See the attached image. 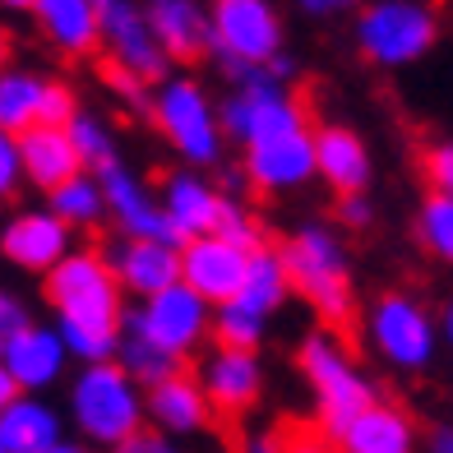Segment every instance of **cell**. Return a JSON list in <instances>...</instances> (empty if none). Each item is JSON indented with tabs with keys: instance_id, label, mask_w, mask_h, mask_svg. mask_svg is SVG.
Returning a JSON list of instances; mask_svg holds the SVG:
<instances>
[{
	"instance_id": "cell-28",
	"label": "cell",
	"mask_w": 453,
	"mask_h": 453,
	"mask_svg": "<svg viewBox=\"0 0 453 453\" xmlns=\"http://www.w3.org/2000/svg\"><path fill=\"white\" fill-rule=\"evenodd\" d=\"M51 74H37L28 65H10L0 74V130L24 139L42 120V93Z\"/></svg>"
},
{
	"instance_id": "cell-22",
	"label": "cell",
	"mask_w": 453,
	"mask_h": 453,
	"mask_svg": "<svg viewBox=\"0 0 453 453\" xmlns=\"http://www.w3.org/2000/svg\"><path fill=\"white\" fill-rule=\"evenodd\" d=\"M218 417L209 394H203L199 375L176 370L172 380H162L149 388V421L162 430L167 440H185V435H203L209 421Z\"/></svg>"
},
{
	"instance_id": "cell-36",
	"label": "cell",
	"mask_w": 453,
	"mask_h": 453,
	"mask_svg": "<svg viewBox=\"0 0 453 453\" xmlns=\"http://www.w3.org/2000/svg\"><path fill=\"white\" fill-rule=\"evenodd\" d=\"M102 84H107V93H111L126 111L149 116V107H153V88L143 84V79H134V74H126V70L107 65V70H102Z\"/></svg>"
},
{
	"instance_id": "cell-27",
	"label": "cell",
	"mask_w": 453,
	"mask_h": 453,
	"mask_svg": "<svg viewBox=\"0 0 453 453\" xmlns=\"http://www.w3.org/2000/svg\"><path fill=\"white\" fill-rule=\"evenodd\" d=\"M292 296H296V292H292V273H287V264H282V250H278V245H264V250H255L236 301L245 305V311L273 319Z\"/></svg>"
},
{
	"instance_id": "cell-46",
	"label": "cell",
	"mask_w": 453,
	"mask_h": 453,
	"mask_svg": "<svg viewBox=\"0 0 453 453\" xmlns=\"http://www.w3.org/2000/svg\"><path fill=\"white\" fill-rule=\"evenodd\" d=\"M14 398H19V384H14V375L5 370V357H0V411H5Z\"/></svg>"
},
{
	"instance_id": "cell-29",
	"label": "cell",
	"mask_w": 453,
	"mask_h": 453,
	"mask_svg": "<svg viewBox=\"0 0 453 453\" xmlns=\"http://www.w3.org/2000/svg\"><path fill=\"white\" fill-rule=\"evenodd\" d=\"M42 203L70 226V232H84V226H102V222L111 218V213H107V190H102L97 172H79L74 180L60 185V190H51Z\"/></svg>"
},
{
	"instance_id": "cell-25",
	"label": "cell",
	"mask_w": 453,
	"mask_h": 453,
	"mask_svg": "<svg viewBox=\"0 0 453 453\" xmlns=\"http://www.w3.org/2000/svg\"><path fill=\"white\" fill-rule=\"evenodd\" d=\"M65 444V417L42 394H19L0 411V449L5 453H51Z\"/></svg>"
},
{
	"instance_id": "cell-5",
	"label": "cell",
	"mask_w": 453,
	"mask_h": 453,
	"mask_svg": "<svg viewBox=\"0 0 453 453\" xmlns=\"http://www.w3.org/2000/svg\"><path fill=\"white\" fill-rule=\"evenodd\" d=\"M440 10L430 0H365L352 19L357 51L380 70H407L440 47Z\"/></svg>"
},
{
	"instance_id": "cell-40",
	"label": "cell",
	"mask_w": 453,
	"mask_h": 453,
	"mask_svg": "<svg viewBox=\"0 0 453 453\" xmlns=\"http://www.w3.org/2000/svg\"><path fill=\"white\" fill-rule=\"evenodd\" d=\"M361 5H365V0H296V10L305 19H347V14L357 19Z\"/></svg>"
},
{
	"instance_id": "cell-30",
	"label": "cell",
	"mask_w": 453,
	"mask_h": 453,
	"mask_svg": "<svg viewBox=\"0 0 453 453\" xmlns=\"http://www.w3.org/2000/svg\"><path fill=\"white\" fill-rule=\"evenodd\" d=\"M411 232H417V245L453 269V199L426 190L417 203V218H411Z\"/></svg>"
},
{
	"instance_id": "cell-53",
	"label": "cell",
	"mask_w": 453,
	"mask_h": 453,
	"mask_svg": "<svg viewBox=\"0 0 453 453\" xmlns=\"http://www.w3.org/2000/svg\"><path fill=\"white\" fill-rule=\"evenodd\" d=\"M0 453H5V449H0Z\"/></svg>"
},
{
	"instance_id": "cell-15",
	"label": "cell",
	"mask_w": 453,
	"mask_h": 453,
	"mask_svg": "<svg viewBox=\"0 0 453 453\" xmlns=\"http://www.w3.org/2000/svg\"><path fill=\"white\" fill-rule=\"evenodd\" d=\"M245 269H250V250L213 236H199V241H185L180 245V282L195 287V292L209 301V305H226L241 296V282Z\"/></svg>"
},
{
	"instance_id": "cell-20",
	"label": "cell",
	"mask_w": 453,
	"mask_h": 453,
	"mask_svg": "<svg viewBox=\"0 0 453 453\" xmlns=\"http://www.w3.org/2000/svg\"><path fill=\"white\" fill-rule=\"evenodd\" d=\"M199 384L209 394L213 411L222 417H241L264 398V357L259 352H232V347H213L199 361Z\"/></svg>"
},
{
	"instance_id": "cell-37",
	"label": "cell",
	"mask_w": 453,
	"mask_h": 453,
	"mask_svg": "<svg viewBox=\"0 0 453 453\" xmlns=\"http://www.w3.org/2000/svg\"><path fill=\"white\" fill-rule=\"evenodd\" d=\"M421 176L435 195L453 199V139H430L421 153Z\"/></svg>"
},
{
	"instance_id": "cell-33",
	"label": "cell",
	"mask_w": 453,
	"mask_h": 453,
	"mask_svg": "<svg viewBox=\"0 0 453 453\" xmlns=\"http://www.w3.org/2000/svg\"><path fill=\"white\" fill-rule=\"evenodd\" d=\"M70 143H74V153L84 157V172H107L111 162H120L116 134H111V126L97 111H79L70 120Z\"/></svg>"
},
{
	"instance_id": "cell-18",
	"label": "cell",
	"mask_w": 453,
	"mask_h": 453,
	"mask_svg": "<svg viewBox=\"0 0 453 453\" xmlns=\"http://www.w3.org/2000/svg\"><path fill=\"white\" fill-rule=\"evenodd\" d=\"M102 255H107L120 292L134 296V301H153L157 292H167V287L180 282V245L116 236Z\"/></svg>"
},
{
	"instance_id": "cell-16",
	"label": "cell",
	"mask_w": 453,
	"mask_h": 453,
	"mask_svg": "<svg viewBox=\"0 0 453 453\" xmlns=\"http://www.w3.org/2000/svg\"><path fill=\"white\" fill-rule=\"evenodd\" d=\"M157 199H162V213H167L176 241H199V236H213L218 232V218H222V185H213L203 172L195 167H176L162 176L157 185Z\"/></svg>"
},
{
	"instance_id": "cell-32",
	"label": "cell",
	"mask_w": 453,
	"mask_h": 453,
	"mask_svg": "<svg viewBox=\"0 0 453 453\" xmlns=\"http://www.w3.org/2000/svg\"><path fill=\"white\" fill-rule=\"evenodd\" d=\"M116 365L126 370V375H130L134 384H143V388H153V384H162V380H172L176 370H180V361H176V357H167L162 347L143 342V338H134V334H120Z\"/></svg>"
},
{
	"instance_id": "cell-52",
	"label": "cell",
	"mask_w": 453,
	"mask_h": 453,
	"mask_svg": "<svg viewBox=\"0 0 453 453\" xmlns=\"http://www.w3.org/2000/svg\"><path fill=\"white\" fill-rule=\"evenodd\" d=\"M111 5H139V0H111Z\"/></svg>"
},
{
	"instance_id": "cell-42",
	"label": "cell",
	"mask_w": 453,
	"mask_h": 453,
	"mask_svg": "<svg viewBox=\"0 0 453 453\" xmlns=\"http://www.w3.org/2000/svg\"><path fill=\"white\" fill-rule=\"evenodd\" d=\"M287 453H338V444L328 435H315V430H292V435H282Z\"/></svg>"
},
{
	"instance_id": "cell-1",
	"label": "cell",
	"mask_w": 453,
	"mask_h": 453,
	"mask_svg": "<svg viewBox=\"0 0 453 453\" xmlns=\"http://www.w3.org/2000/svg\"><path fill=\"white\" fill-rule=\"evenodd\" d=\"M282 264L292 273V292L311 305L324 328H342L357 319V278L352 250L328 222H301L282 245Z\"/></svg>"
},
{
	"instance_id": "cell-14",
	"label": "cell",
	"mask_w": 453,
	"mask_h": 453,
	"mask_svg": "<svg viewBox=\"0 0 453 453\" xmlns=\"http://www.w3.org/2000/svg\"><path fill=\"white\" fill-rule=\"evenodd\" d=\"M241 172L250 180V190H264V195H292L301 185H311L319 176L315 172V130H296V134L259 143V149H245Z\"/></svg>"
},
{
	"instance_id": "cell-10",
	"label": "cell",
	"mask_w": 453,
	"mask_h": 453,
	"mask_svg": "<svg viewBox=\"0 0 453 453\" xmlns=\"http://www.w3.org/2000/svg\"><path fill=\"white\" fill-rule=\"evenodd\" d=\"M213 311L195 287H167V292H157L153 301H139V305H126V319H120V334H134L143 342L162 347L167 357L185 361L190 352H199L203 342L213 338Z\"/></svg>"
},
{
	"instance_id": "cell-51",
	"label": "cell",
	"mask_w": 453,
	"mask_h": 453,
	"mask_svg": "<svg viewBox=\"0 0 453 453\" xmlns=\"http://www.w3.org/2000/svg\"><path fill=\"white\" fill-rule=\"evenodd\" d=\"M149 453H185V449H176L172 440H153V444H149Z\"/></svg>"
},
{
	"instance_id": "cell-8",
	"label": "cell",
	"mask_w": 453,
	"mask_h": 453,
	"mask_svg": "<svg viewBox=\"0 0 453 453\" xmlns=\"http://www.w3.org/2000/svg\"><path fill=\"white\" fill-rule=\"evenodd\" d=\"M42 301L51 305L56 324H79V328H111L120 334L126 319V292L111 273L102 250H74L60 269L42 278Z\"/></svg>"
},
{
	"instance_id": "cell-41",
	"label": "cell",
	"mask_w": 453,
	"mask_h": 453,
	"mask_svg": "<svg viewBox=\"0 0 453 453\" xmlns=\"http://www.w3.org/2000/svg\"><path fill=\"white\" fill-rule=\"evenodd\" d=\"M375 222V203H370V195H347L338 199V226H352V232H361V226Z\"/></svg>"
},
{
	"instance_id": "cell-7",
	"label": "cell",
	"mask_w": 453,
	"mask_h": 453,
	"mask_svg": "<svg viewBox=\"0 0 453 453\" xmlns=\"http://www.w3.org/2000/svg\"><path fill=\"white\" fill-rule=\"evenodd\" d=\"M365 347L403 375H421L440 357V315L417 292H384L361 315Z\"/></svg>"
},
{
	"instance_id": "cell-3",
	"label": "cell",
	"mask_w": 453,
	"mask_h": 453,
	"mask_svg": "<svg viewBox=\"0 0 453 453\" xmlns=\"http://www.w3.org/2000/svg\"><path fill=\"white\" fill-rule=\"evenodd\" d=\"M296 370L305 375V384H311L319 435H328L334 444L342 440V430L352 426L361 411H370L380 403L375 380L361 370V361L347 352V342L334 334V328H315V334L301 338Z\"/></svg>"
},
{
	"instance_id": "cell-24",
	"label": "cell",
	"mask_w": 453,
	"mask_h": 453,
	"mask_svg": "<svg viewBox=\"0 0 453 453\" xmlns=\"http://www.w3.org/2000/svg\"><path fill=\"white\" fill-rule=\"evenodd\" d=\"M33 19L60 56L102 51V0H37Z\"/></svg>"
},
{
	"instance_id": "cell-44",
	"label": "cell",
	"mask_w": 453,
	"mask_h": 453,
	"mask_svg": "<svg viewBox=\"0 0 453 453\" xmlns=\"http://www.w3.org/2000/svg\"><path fill=\"white\" fill-rule=\"evenodd\" d=\"M245 453H287L282 435H273V430H259V435L245 440Z\"/></svg>"
},
{
	"instance_id": "cell-49",
	"label": "cell",
	"mask_w": 453,
	"mask_h": 453,
	"mask_svg": "<svg viewBox=\"0 0 453 453\" xmlns=\"http://www.w3.org/2000/svg\"><path fill=\"white\" fill-rule=\"evenodd\" d=\"M10 56H14V37H10L5 28H0V74L10 70Z\"/></svg>"
},
{
	"instance_id": "cell-50",
	"label": "cell",
	"mask_w": 453,
	"mask_h": 453,
	"mask_svg": "<svg viewBox=\"0 0 453 453\" xmlns=\"http://www.w3.org/2000/svg\"><path fill=\"white\" fill-rule=\"evenodd\" d=\"M51 453H93V449H88L84 440H65V444H56Z\"/></svg>"
},
{
	"instance_id": "cell-12",
	"label": "cell",
	"mask_w": 453,
	"mask_h": 453,
	"mask_svg": "<svg viewBox=\"0 0 453 453\" xmlns=\"http://www.w3.org/2000/svg\"><path fill=\"white\" fill-rule=\"evenodd\" d=\"M102 51H107V65L143 79L149 88L167 84L176 74L143 5H111V0H102Z\"/></svg>"
},
{
	"instance_id": "cell-2",
	"label": "cell",
	"mask_w": 453,
	"mask_h": 453,
	"mask_svg": "<svg viewBox=\"0 0 453 453\" xmlns=\"http://www.w3.org/2000/svg\"><path fill=\"white\" fill-rule=\"evenodd\" d=\"M65 417L88 449H120L143 435L149 421V388L134 384L116 361L79 365L65 388Z\"/></svg>"
},
{
	"instance_id": "cell-35",
	"label": "cell",
	"mask_w": 453,
	"mask_h": 453,
	"mask_svg": "<svg viewBox=\"0 0 453 453\" xmlns=\"http://www.w3.org/2000/svg\"><path fill=\"white\" fill-rule=\"evenodd\" d=\"M79 111H84V107H79L74 84H65V79H47V93H42V120H37V126L70 130V120H74Z\"/></svg>"
},
{
	"instance_id": "cell-23",
	"label": "cell",
	"mask_w": 453,
	"mask_h": 453,
	"mask_svg": "<svg viewBox=\"0 0 453 453\" xmlns=\"http://www.w3.org/2000/svg\"><path fill=\"white\" fill-rule=\"evenodd\" d=\"M338 453H426V440H421L417 421H411V411L380 398L342 430Z\"/></svg>"
},
{
	"instance_id": "cell-11",
	"label": "cell",
	"mask_w": 453,
	"mask_h": 453,
	"mask_svg": "<svg viewBox=\"0 0 453 453\" xmlns=\"http://www.w3.org/2000/svg\"><path fill=\"white\" fill-rule=\"evenodd\" d=\"M79 250L74 232L60 222L47 203H28V209H14L0 222V259L19 273L47 278L51 269H60L70 255Z\"/></svg>"
},
{
	"instance_id": "cell-34",
	"label": "cell",
	"mask_w": 453,
	"mask_h": 453,
	"mask_svg": "<svg viewBox=\"0 0 453 453\" xmlns=\"http://www.w3.org/2000/svg\"><path fill=\"white\" fill-rule=\"evenodd\" d=\"M218 236L222 241H232V245H241V250H264V226H259V218L245 209V199H232L226 195V203H222V218H218Z\"/></svg>"
},
{
	"instance_id": "cell-19",
	"label": "cell",
	"mask_w": 453,
	"mask_h": 453,
	"mask_svg": "<svg viewBox=\"0 0 453 453\" xmlns=\"http://www.w3.org/2000/svg\"><path fill=\"white\" fill-rule=\"evenodd\" d=\"M315 172L338 199L365 195L375 180V153L352 126L324 120V126H315Z\"/></svg>"
},
{
	"instance_id": "cell-47",
	"label": "cell",
	"mask_w": 453,
	"mask_h": 453,
	"mask_svg": "<svg viewBox=\"0 0 453 453\" xmlns=\"http://www.w3.org/2000/svg\"><path fill=\"white\" fill-rule=\"evenodd\" d=\"M440 342L453 352V296L444 301V311H440Z\"/></svg>"
},
{
	"instance_id": "cell-13",
	"label": "cell",
	"mask_w": 453,
	"mask_h": 453,
	"mask_svg": "<svg viewBox=\"0 0 453 453\" xmlns=\"http://www.w3.org/2000/svg\"><path fill=\"white\" fill-rule=\"evenodd\" d=\"M102 190H107V213L116 222L120 236L130 241H167V245H180L167 213H162V199L149 180L139 172H130L126 162H111L107 172H97Z\"/></svg>"
},
{
	"instance_id": "cell-26",
	"label": "cell",
	"mask_w": 453,
	"mask_h": 453,
	"mask_svg": "<svg viewBox=\"0 0 453 453\" xmlns=\"http://www.w3.org/2000/svg\"><path fill=\"white\" fill-rule=\"evenodd\" d=\"M19 153H24V185L33 190H60L65 180H74L84 172V157L74 153L70 130H51V126H33L24 139H19Z\"/></svg>"
},
{
	"instance_id": "cell-31",
	"label": "cell",
	"mask_w": 453,
	"mask_h": 453,
	"mask_svg": "<svg viewBox=\"0 0 453 453\" xmlns=\"http://www.w3.org/2000/svg\"><path fill=\"white\" fill-rule=\"evenodd\" d=\"M269 338V319L245 311L241 301H226L213 311V347H232V352H259Z\"/></svg>"
},
{
	"instance_id": "cell-9",
	"label": "cell",
	"mask_w": 453,
	"mask_h": 453,
	"mask_svg": "<svg viewBox=\"0 0 453 453\" xmlns=\"http://www.w3.org/2000/svg\"><path fill=\"white\" fill-rule=\"evenodd\" d=\"M218 107H222V130L232 143H241V153L296 130H315L301 97L287 84H278L269 70H255L245 84H232Z\"/></svg>"
},
{
	"instance_id": "cell-43",
	"label": "cell",
	"mask_w": 453,
	"mask_h": 453,
	"mask_svg": "<svg viewBox=\"0 0 453 453\" xmlns=\"http://www.w3.org/2000/svg\"><path fill=\"white\" fill-rule=\"evenodd\" d=\"M426 453H453V421L430 426V435H426Z\"/></svg>"
},
{
	"instance_id": "cell-21",
	"label": "cell",
	"mask_w": 453,
	"mask_h": 453,
	"mask_svg": "<svg viewBox=\"0 0 453 453\" xmlns=\"http://www.w3.org/2000/svg\"><path fill=\"white\" fill-rule=\"evenodd\" d=\"M143 14L167 47L172 65H190V60L213 51V10L203 0H143Z\"/></svg>"
},
{
	"instance_id": "cell-6",
	"label": "cell",
	"mask_w": 453,
	"mask_h": 453,
	"mask_svg": "<svg viewBox=\"0 0 453 453\" xmlns=\"http://www.w3.org/2000/svg\"><path fill=\"white\" fill-rule=\"evenodd\" d=\"M213 10V65L222 79L245 84L255 70L287 51V24L273 0H209Z\"/></svg>"
},
{
	"instance_id": "cell-39",
	"label": "cell",
	"mask_w": 453,
	"mask_h": 453,
	"mask_svg": "<svg viewBox=\"0 0 453 453\" xmlns=\"http://www.w3.org/2000/svg\"><path fill=\"white\" fill-rule=\"evenodd\" d=\"M24 190V153H19V139L0 130V203L14 199Z\"/></svg>"
},
{
	"instance_id": "cell-45",
	"label": "cell",
	"mask_w": 453,
	"mask_h": 453,
	"mask_svg": "<svg viewBox=\"0 0 453 453\" xmlns=\"http://www.w3.org/2000/svg\"><path fill=\"white\" fill-rule=\"evenodd\" d=\"M269 74L278 79V84H292V79H296V56H292V51L273 56V60H269Z\"/></svg>"
},
{
	"instance_id": "cell-48",
	"label": "cell",
	"mask_w": 453,
	"mask_h": 453,
	"mask_svg": "<svg viewBox=\"0 0 453 453\" xmlns=\"http://www.w3.org/2000/svg\"><path fill=\"white\" fill-rule=\"evenodd\" d=\"M37 0H0V14H33Z\"/></svg>"
},
{
	"instance_id": "cell-38",
	"label": "cell",
	"mask_w": 453,
	"mask_h": 453,
	"mask_svg": "<svg viewBox=\"0 0 453 453\" xmlns=\"http://www.w3.org/2000/svg\"><path fill=\"white\" fill-rule=\"evenodd\" d=\"M33 324L28 315V301L14 292V287H0V357H5V347L24 334V328Z\"/></svg>"
},
{
	"instance_id": "cell-4",
	"label": "cell",
	"mask_w": 453,
	"mask_h": 453,
	"mask_svg": "<svg viewBox=\"0 0 453 453\" xmlns=\"http://www.w3.org/2000/svg\"><path fill=\"white\" fill-rule=\"evenodd\" d=\"M153 130L167 139V149L180 157V167H218L226 153V130H222V107L213 93L190 74H172L167 84L153 88L149 107Z\"/></svg>"
},
{
	"instance_id": "cell-17",
	"label": "cell",
	"mask_w": 453,
	"mask_h": 453,
	"mask_svg": "<svg viewBox=\"0 0 453 453\" xmlns=\"http://www.w3.org/2000/svg\"><path fill=\"white\" fill-rule=\"evenodd\" d=\"M70 365H74V357H70V347H65L56 324L33 319L24 334L5 347V370L14 375L19 394H42L47 398L56 384L70 380Z\"/></svg>"
}]
</instances>
